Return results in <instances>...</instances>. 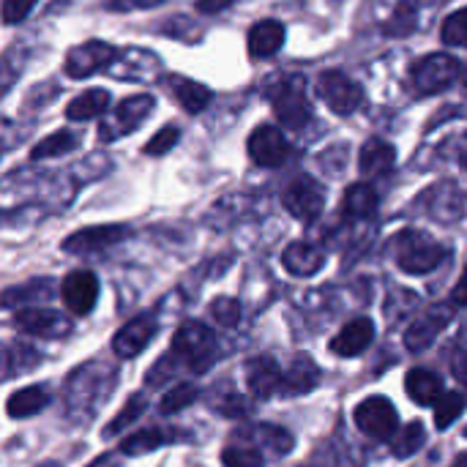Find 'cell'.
Wrapping results in <instances>:
<instances>
[{
	"label": "cell",
	"instance_id": "18",
	"mask_svg": "<svg viewBox=\"0 0 467 467\" xmlns=\"http://www.w3.org/2000/svg\"><path fill=\"white\" fill-rule=\"evenodd\" d=\"M372 339H375V323L369 317H356L331 339V353L342 358H356L372 345Z\"/></svg>",
	"mask_w": 467,
	"mask_h": 467
},
{
	"label": "cell",
	"instance_id": "50",
	"mask_svg": "<svg viewBox=\"0 0 467 467\" xmlns=\"http://www.w3.org/2000/svg\"><path fill=\"white\" fill-rule=\"evenodd\" d=\"M454 467H467V454L465 457H460V460H457V465Z\"/></svg>",
	"mask_w": 467,
	"mask_h": 467
},
{
	"label": "cell",
	"instance_id": "42",
	"mask_svg": "<svg viewBox=\"0 0 467 467\" xmlns=\"http://www.w3.org/2000/svg\"><path fill=\"white\" fill-rule=\"evenodd\" d=\"M36 3H38V0H5V3H3V19H5L8 25H16V22H22V19L33 11Z\"/></svg>",
	"mask_w": 467,
	"mask_h": 467
},
{
	"label": "cell",
	"instance_id": "31",
	"mask_svg": "<svg viewBox=\"0 0 467 467\" xmlns=\"http://www.w3.org/2000/svg\"><path fill=\"white\" fill-rule=\"evenodd\" d=\"M77 145H79V137H77V134H71V131H55L52 137L41 140V142L30 150V156L38 161V159H49V156L68 153V150H74Z\"/></svg>",
	"mask_w": 467,
	"mask_h": 467
},
{
	"label": "cell",
	"instance_id": "21",
	"mask_svg": "<svg viewBox=\"0 0 467 467\" xmlns=\"http://www.w3.org/2000/svg\"><path fill=\"white\" fill-rule=\"evenodd\" d=\"M317 383H320V367H317L309 356L298 353V356H293V361H290V367H287V372H285L282 394H287V397H301V394L312 391Z\"/></svg>",
	"mask_w": 467,
	"mask_h": 467
},
{
	"label": "cell",
	"instance_id": "17",
	"mask_svg": "<svg viewBox=\"0 0 467 467\" xmlns=\"http://www.w3.org/2000/svg\"><path fill=\"white\" fill-rule=\"evenodd\" d=\"M285 372L271 356H257L246 364V386L257 400H271L276 391H282Z\"/></svg>",
	"mask_w": 467,
	"mask_h": 467
},
{
	"label": "cell",
	"instance_id": "23",
	"mask_svg": "<svg viewBox=\"0 0 467 467\" xmlns=\"http://www.w3.org/2000/svg\"><path fill=\"white\" fill-rule=\"evenodd\" d=\"M282 263H285V268H287L293 276H301V279H304V276H315V274L323 268L326 254H323L317 246L306 244V241H296V244H290V246L285 249Z\"/></svg>",
	"mask_w": 467,
	"mask_h": 467
},
{
	"label": "cell",
	"instance_id": "47",
	"mask_svg": "<svg viewBox=\"0 0 467 467\" xmlns=\"http://www.w3.org/2000/svg\"><path fill=\"white\" fill-rule=\"evenodd\" d=\"M451 304L454 306H467V268L465 274H462V279H460V285L451 290Z\"/></svg>",
	"mask_w": 467,
	"mask_h": 467
},
{
	"label": "cell",
	"instance_id": "41",
	"mask_svg": "<svg viewBox=\"0 0 467 467\" xmlns=\"http://www.w3.org/2000/svg\"><path fill=\"white\" fill-rule=\"evenodd\" d=\"M178 140H181V129H178V126H164V129L145 145V153H148V156H164L170 148H175Z\"/></svg>",
	"mask_w": 467,
	"mask_h": 467
},
{
	"label": "cell",
	"instance_id": "29",
	"mask_svg": "<svg viewBox=\"0 0 467 467\" xmlns=\"http://www.w3.org/2000/svg\"><path fill=\"white\" fill-rule=\"evenodd\" d=\"M424 443H427V430H424L421 421H413V424H408V427H402L397 432V441H394L391 451H394L397 460H408V457L419 454L424 449Z\"/></svg>",
	"mask_w": 467,
	"mask_h": 467
},
{
	"label": "cell",
	"instance_id": "27",
	"mask_svg": "<svg viewBox=\"0 0 467 467\" xmlns=\"http://www.w3.org/2000/svg\"><path fill=\"white\" fill-rule=\"evenodd\" d=\"M107 109H109V93L96 88V90H88V93L77 96L66 107V118L68 120H90V118H99Z\"/></svg>",
	"mask_w": 467,
	"mask_h": 467
},
{
	"label": "cell",
	"instance_id": "26",
	"mask_svg": "<svg viewBox=\"0 0 467 467\" xmlns=\"http://www.w3.org/2000/svg\"><path fill=\"white\" fill-rule=\"evenodd\" d=\"M47 405H49V394L41 386L19 389L8 397V416L11 419H30V416L41 413Z\"/></svg>",
	"mask_w": 467,
	"mask_h": 467
},
{
	"label": "cell",
	"instance_id": "2",
	"mask_svg": "<svg viewBox=\"0 0 467 467\" xmlns=\"http://www.w3.org/2000/svg\"><path fill=\"white\" fill-rule=\"evenodd\" d=\"M172 356L194 372H208L219 356L213 331L202 323H183L172 337Z\"/></svg>",
	"mask_w": 467,
	"mask_h": 467
},
{
	"label": "cell",
	"instance_id": "33",
	"mask_svg": "<svg viewBox=\"0 0 467 467\" xmlns=\"http://www.w3.org/2000/svg\"><path fill=\"white\" fill-rule=\"evenodd\" d=\"M145 408H148V400H145V394H134L126 405H123V410L107 424V430H104V438H115L118 432H123L126 427H131L142 413H145Z\"/></svg>",
	"mask_w": 467,
	"mask_h": 467
},
{
	"label": "cell",
	"instance_id": "30",
	"mask_svg": "<svg viewBox=\"0 0 467 467\" xmlns=\"http://www.w3.org/2000/svg\"><path fill=\"white\" fill-rule=\"evenodd\" d=\"M432 213L443 222H454L462 216V192L454 189L451 183L438 189V197L432 200Z\"/></svg>",
	"mask_w": 467,
	"mask_h": 467
},
{
	"label": "cell",
	"instance_id": "36",
	"mask_svg": "<svg viewBox=\"0 0 467 467\" xmlns=\"http://www.w3.org/2000/svg\"><path fill=\"white\" fill-rule=\"evenodd\" d=\"M465 397L457 391H446L438 402H435V427L438 430H449L465 410Z\"/></svg>",
	"mask_w": 467,
	"mask_h": 467
},
{
	"label": "cell",
	"instance_id": "24",
	"mask_svg": "<svg viewBox=\"0 0 467 467\" xmlns=\"http://www.w3.org/2000/svg\"><path fill=\"white\" fill-rule=\"evenodd\" d=\"M285 44V25L276 19H263L249 30V55L274 57Z\"/></svg>",
	"mask_w": 467,
	"mask_h": 467
},
{
	"label": "cell",
	"instance_id": "14",
	"mask_svg": "<svg viewBox=\"0 0 467 467\" xmlns=\"http://www.w3.org/2000/svg\"><path fill=\"white\" fill-rule=\"evenodd\" d=\"M60 298L71 315H88L99 301V279L90 271H74L63 279Z\"/></svg>",
	"mask_w": 467,
	"mask_h": 467
},
{
	"label": "cell",
	"instance_id": "35",
	"mask_svg": "<svg viewBox=\"0 0 467 467\" xmlns=\"http://www.w3.org/2000/svg\"><path fill=\"white\" fill-rule=\"evenodd\" d=\"M257 438H260V443L274 454V457H285V454H290L293 451V435L285 430V427H276V424H260L257 427Z\"/></svg>",
	"mask_w": 467,
	"mask_h": 467
},
{
	"label": "cell",
	"instance_id": "20",
	"mask_svg": "<svg viewBox=\"0 0 467 467\" xmlns=\"http://www.w3.org/2000/svg\"><path fill=\"white\" fill-rule=\"evenodd\" d=\"M164 85H167V93L181 104V109H186L192 115L194 112H202L211 104V99H213V93L205 85H200V82H194L189 77H181V74L167 77Z\"/></svg>",
	"mask_w": 467,
	"mask_h": 467
},
{
	"label": "cell",
	"instance_id": "37",
	"mask_svg": "<svg viewBox=\"0 0 467 467\" xmlns=\"http://www.w3.org/2000/svg\"><path fill=\"white\" fill-rule=\"evenodd\" d=\"M222 465L224 467H265L263 451H257L254 446H235L230 443L222 454Z\"/></svg>",
	"mask_w": 467,
	"mask_h": 467
},
{
	"label": "cell",
	"instance_id": "39",
	"mask_svg": "<svg viewBox=\"0 0 467 467\" xmlns=\"http://www.w3.org/2000/svg\"><path fill=\"white\" fill-rule=\"evenodd\" d=\"M25 358H30V361H41V356L30 348V345H8L5 348V378H14L16 372H27L30 367L27 364H22Z\"/></svg>",
	"mask_w": 467,
	"mask_h": 467
},
{
	"label": "cell",
	"instance_id": "6",
	"mask_svg": "<svg viewBox=\"0 0 467 467\" xmlns=\"http://www.w3.org/2000/svg\"><path fill=\"white\" fill-rule=\"evenodd\" d=\"M460 71H462V63L454 60L451 55H427L419 63H413L410 74H413V85L419 88V93L430 96L454 85Z\"/></svg>",
	"mask_w": 467,
	"mask_h": 467
},
{
	"label": "cell",
	"instance_id": "32",
	"mask_svg": "<svg viewBox=\"0 0 467 467\" xmlns=\"http://www.w3.org/2000/svg\"><path fill=\"white\" fill-rule=\"evenodd\" d=\"M194 400H197V386H194V383H175V386L161 397L159 410H161L164 416H172V413H181V410H186L189 405H194Z\"/></svg>",
	"mask_w": 467,
	"mask_h": 467
},
{
	"label": "cell",
	"instance_id": "25",
	"mask_svg": "<svg viewBox=\"0 0 467 467\" xmlns=\"http://www.w3.org/2000/svg\"><path fill=\"white\" fill-rule=\"evenodd\" d=\"M394 164H397V150H394L389 142H383V140H378V137H372V140L364 142L361 156H358V167H361L364 175L380 178V175L391 172Z\"/></svg>",
	"mask_w": 467,
	"mask_h": 467
},
{
	"label": "cell",
	"instance_id": "19",
	"mask_svg": "<svg viewBox=\"0 0 467 467\" xmlns=\"http://www.w3.org/2000/svg\"><path fill=\"white\" fill-rule=\"evenodd\" d=\"M380 27L391 36H405L416 27V0H372Z\"/></svg>",
	"mask_w": 467,
	"mask_h": 467
},
{
	"label": "cell",
	"instance_id": "15",
	"mask_svg": "<svg viewBox=\"0 0 467 467\" xmlns=\"http://www.w3.org/2000/svg\"><path fill=\"white\" fill-rule=\"evenodd\" d=\"M107 71L118 79H131V82H148L159 71V57L145 49H123L118 57L107 66Z\"/></svg>",
	"mask_w": 467,
	"mask_h": 467
},
{
	"label": "cell",
	"instance_id": "45",
	"mask_svg": "<svg viewBox=\"0 0 467 467\" xmlns=\"http://www.w3.org/2000/svg\"><path fill=\"white\" fill-rule=\"evenodd\" d=\"M451 375H454L462 386H467V350H460V353L451 358Z\"/></svg>",
	"mask_w": 467,
	"mask_h": 467
},
{
	"label": "cell",
	"instance_id": "44",
	"mask_svg": "<svg viewBox=\"0 0 467 467\" xmlns=\"http://www.w3.org/2000/svg\"><path fill=\"white\" fill-rule=\"evenodd\" d=\"M222 416H230V419H235V416H241V413H246L249 408H246V400L244 397H227V400H222V402H216L213 405Z\"/></svg>",
	"mask_w": 467,
	"mask_h": 467
},
{
	"label": "cell",
	"instance_id": "1",
	"mask_svg": "<svg viewBox=\"0 0 467 467\" xmlns=\"http://www.w3.org/2000/svg\"><path fill=\"white\" fill-rule=\"evenodd\" d=\"M391 252H394L397 265L413 276H427L449 257V249L421 230H402L394 238Z\"/></svg>",
	"mask_w": 467,
	"mask_h": 467
},
{
	"label": "cell",
	"instance_id": "49",
	"mask_svg": "<svg viewBox=\"0 0 467 467\" xmlns=\"http://www.w3.org/2000/svg\"><path fill=\"white\" fill-rule=\"evenodd\" d=\"M457 159H460L462 167H467V134L460 140V145H457Z\"/></svg>",
	"mask_w": 467,
	"mask_h": 467
},
{
	"label": "cell",
	"instance_id": "7",
	"mask_svg": "<svg viewBox=\"0 0 467 467\" xmlns=\"http://www.w3.org/2000/svg\"><path fill=\"white\" fill-rule=\"evenodd\" d=\"M317 96L337 112V115H353L364 104V90L356 79H350L342 71H326L317 79Z\"/></svg>",
	"mask_w": 467,
	"mask_h": 467
},
{
	"label": "cell",
	"instance_id": "5",
	"mask_svg": "<svg viewBox=\"0 0 467 467\" xmlns=\"http://www.w3.org/2000/svg\"><path fill=\"white\" fill-rule=\"evenodd\" d=\"M356 427L372 441H389L400 430V413L386 397H369L356 408Z\"/></svg>",
	"mask_w": 467,
	"mask_h": 467
},
{
	"label": "cell",
	"instance_id": "38",
	"mask_svg": "<svg viewBox=\"0 0 467 467\" xmlns=\"http://www.w3.org/2000/svg\"><path fill=\"white\" fill-rule=\"evenodd\" d=\"M441 36L449 47H467V8H460L446 16Z\"/></svg>",
	"mask_w": 467,
	"mask_h": 467
},
{
	"label": "cell",
	"instance_id": "13",
	"mask_svg": "<svg viewBox=\"0 0 467 467\" xmlns=\"http://www.w3.org/2000/svg\"><path fill=\"white\" fill-rule=\"evenodd\" d=\"M290 153L285 134L276 126H257L249 137V156L260 167H282Z\"/></svg>",
	"mask_w": 467,
	"mask_h": 467
},
{
	"label": "cell",
	"instance_id": "3",
	"mask_svg": "<svg viewBox=\"0 0 467 467\" xmlns=\"http://www.w3.org/2000/svg\"><path fill=\"white\" fill-rule=\"evenodd\" d=\"M271 104L276 118L287 129H301L312 120V104L306 99V82L301 77H290L271 90Z\"/></svg>",
	"mask_w": 467,
	"mask_h": 467
},
{
	"label": "cell",
	"instance_id": "16",
	"mask_svg": "<svg viewBox=\"0 0 467 467\" xmlns=\"http://www.w3.org/2000/svg\"><path fill=\"white\" fill-rule=\"evenodd\" d=\"M156 328H159V326H156V317H153V315H142V317L126 323V326L115 334V339H112L115 356H120V358H134V356H140V353L150 345Z\"/></svg>",
	"mask_w": 467,
	"mask_h": 467
},
{
	"label": "cell",
	"instance_id": "9",
	"mask_svg": "<svg viewBox=\"0 0 467 467\" xmlns=\"http://www.w3.org/2000/svg\"><path fill=\"white\" fill-rule=\"evenodd\" d=\"M14 326L27 334V337H38V339H63L71 334V320L55 309H41V306H30V309H19L14 315Z\"/></svg>",
	"mask_w": 467,
	"mask_h": 467
},
{
	"label": "cell",
	"instance_id": "34",
	"mask_svg": "<svg viewBox=\"0 0 467 467\" xmlns=\"http://www.w3.org/2000/svg\"><path fill=\"white\" fill-rule=\"evenodd\" d=\"M164 441H167V435L161 430H142V432H134L131 438H126L120 443V454L123 457H140V454H148V451L159 449Z\"/></svg>",
	"mask_w": 467,
	"mask_h": 467
},
{
	"label": "cell",
	"instance_id": "40",
	"mask_svg": "<svg viewBox=\"0 0 467 467\" xmlns=\"http://www.w3.org/2000/svg\"><path fill=\"white\" fill-rule=\"evenodd\" d=\"M211 317L224 326V328H235L241 323V301L235 298H216L211 304Z\"/></svg>",
	"mask_w": 467,
	"mask_h": 467
},
{
	"label": "cell",
	"instance_id": "52",
	"mask_svg": "<svg viewBox=\"0 0 467 467\" xmlns=\"http://www.w3.org/2000/svg\"><path fill=\"white\" fill-rule=\"evenodd\" d=\"M465 438H467V427H465Z\"/></svg>",
	"mask_w": 467,
	"mask_h": 467
},
{
	"label": "cell",
	"instance_id": "46",
	"mask_svg": "<svg viewBox=\"0 0 467 467\" xmlns=\"http://www.w3.org/2000/svg\"><path fill=\"white\" fill-rule=\"evenodd\" d=\"M230 5H233V0H197L200 14H219V11H224Z\"/></svg>",
	"mask_w": 467,
	"mask_h": 467
},
{
	"label": "cell",
	"instance_id": "51",
	"mask_svg": "<svg viewBox=\"0 0 467 467\" xmlns=\"http://www.w3.org/2000/svg\"><path fill=\"white\" fill-rule=\"evenodd\" d=\"M38 467H60L57 462H47V465H38Z\"/></svg>",
	"mask_w": 467,
	"mask_h": 467
},
{
	"label": "cell",
	"instance_id": "4",
	"mask_svg": "<svg viewBox=\"0 0 467 467\" xmlns=\"http://www.w3.org/2000/svg\"><path fill=\"white\" fill-rule=\"evenodd\" d=\"M153 96L150 93H140V96H131V99H123L118 104V109H112V115L107 120H101L99 126V137L101 140H118V137H126L131 131H137L148 115L153 112Z\"/></svg>",
	"mask_w": 467,
	"mask_h": 467
},
{
	"label": "cell",
	"instance_id": "8",
	"mask_svg": "<svg viewBox=\"0 0 467 467\" xmlns=\"http://www.w3.org/2000/svg\"><path fill=\"white\" fill-rule=\"evenodd\" d=\"M282 202H285V208H287L290 216H296V219H301V222H312V219H317V216L323 213L326 192H323V186H320L315 178L301 175V178H296V181L285 189Z\"/></svg>",
	"mask_w": 467,
	"mask_h": 467
},
{
	"label": "cell",
	"instance_id": "12",
	"mask_svg": "<svg viewBox=\"0 0 467 467\" xmlns=\"http://www.w3.org/2000/svg\"><path fill=\"white\" fill-rule=\"evenodd\" d=\"M129 235V227L123 224H99V227H85L63 241V252L68 254H96L101 249H109L120 244Z\"/></svg>",
	"mask_w": 467,
	"mask_h": 467
},
{
	"label": "cell",
	"instance_id": "28",
	"mask_svg": "<svg viewBox=\"0 0 467 467\" xmlns=\"http://www.w3.org/2000/svg\"><path fill=\"white\" fill-rule=\"evenodd\" d=\"M378 194L372 186L367 183H356L345 192V200H342V211L350 213L353 219H367L378 211Z\"/></svg>",
	"mask_w": 467,
	"mask_h": 467
},
{
	"label": "cell",
	"instance_id": "48",
	"mask_svg": "<svg viewBox=\"0 0 467 467\" xmlns=\"http://www.w3.org/2000/svg\"><path fill=\"white\" fill-rule=\"evenodd\" d=\"M90 467H118V457L115 454H104L101 460H96Z\"/></svg>",
	"mask_w": 467,
	"mask_h": 467
},
{
	"label": "cell",
	"instance_id": "11",
	"mask_svg": "<svg viewBox=\"0 0 467 467\" xmlns=\"http://www.w3.org/2000/svg\"><path fill=\"white\" fill-rule=\"evenodd\" d=\"M118 57V49L112 44H104V41H88V44H79L74 47L68 55H66V74L71 79H85L90 74H96L99 68H107L112 60Z\"/></svg>",
	"mask_w": 467,
	"mask_h": 467
},
{
	"label": "cell",
	"instance_id": "22",
	"mask_svg": "<svg viewBox=\"0 0 467 467\" xmlns=\"http://www.w3.org/2000/svg\"><path fill=\"white\" fill-rule=\"evenodd\" d=\"M405 391H408V397H410L416 405H421V408L435 405V402L446 394V391H443L441 375H435L432 369H421V367H416V369L408 372V378H405Z\"/></svg>",
	"mask_w": 467,
	"mask_h": 467
},
{
	"label": "cell",
	"instance_id": "10",
	"mask_svg": "<svg viewBox=\"0 0 467 467\" xmlns=\"http://www.w3.org/2000/svg\"><path fill=\"white\" fill-rule=\"evenodd\" d=\"M451 317H454V304H451V301L427 309V312H424L421 317H416V320L410 323V328L405 331V345H408V350H413V353L427 350V348L449 328Z\"/></svg>",
	"mask_w": 467,
	"mask_h": 467
},
{
	"label": "cell",
	"instance_id": "43",
	"mask_svg": "<svg viewBox=\"0 0 467 467\" xmlns=\"http://www.w3.org/2000/svg\"><path fill=\"white\" fill-rule=\"evenodd\" d=\"M178 361V358H175ZM175 361L170 358V356H161L159 361H156V367L148 372V383L150 386H161V383H167L172 375H175Z\"/></svg>",
	"mask_w": 467,
	"mask_h": 467
}]
</instances>
